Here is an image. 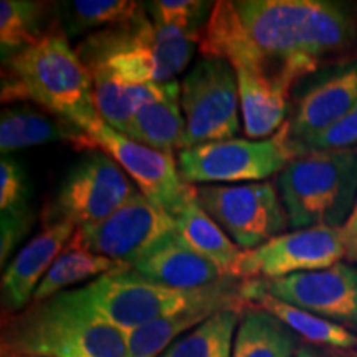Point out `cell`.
I'll list each match as a JSON object with an SVG mask.
<instances>
[{
  "label": "cell",
  "mask_w": 357,
  "mask_h": 357,
  "mask_svg": "<svg viewBox=\"0 0 357 357\" xmlns=\"http://www.w3.org/2000/svg\"><path fill=\"white\" fill-rule=\"evenodd\" d=\"M357 15L328 0H222L200 38L202 56L261 75L287 91L326 58L349 50Z\"/></svg>",
  "instance_id": "6da1fadb"
},
{
  "label": "cell",
  "mask_w": 357,
  "mask_h": 357,
  "mask_svg": "<svg viewBox=\"0 0 357 357\" xmlns=\"http://www.w3.org/2000/svg\"><path fill=\"white\" fill-rule=\"evenodd\" d=\"M253 287L321 318L357 329V266L339 261L331 268L280 280H252Z\"/></svg>",
  "instance_id": "4fadbf2b"
},
{
  "label": "cell",
  "mask_w": 357,
  "mask_h": 357,
  "mask_svg": "<svg viewBox=\"0 0 357 357\" xmlns=\"http://www.w3.org/2000/svg\"><path fill=\"white\" fill-rule=\"evenodd\" d=\"M349 258H351V260H354V261H357V250H356V252H352V253H351V255H349Z\"/></svg>",
  "instance_id": "e575fe53"
},
{
  "label": "cell",
  "mask_w": 357,
  "mask_h": 357,
  "mask_svg": "<svg viewBox=\"0 0 357 357\" xmlns=\"http://www.w3.org/2000/svg\"><path fill=\"white\" fill-rule=\"evenodd\" d=\"M123 268L131 266L111 260V258L96 255V253L88 252L84 248L75 247L68 242L60 257L48 270V273L45 275L42 283L38 284L37 291L33 294V301H43L65 291V288L71 287V284H77L79 281L93 278V276L100 278L102 275L123 270Z\"/></svg>",
  "instance_id": "d4e9b609"
},
{
  "label": "cell",
  "mask_w": 357,
  "mask_h": 357,
  "mask_svg": "<svg viewBox=\"0 0 357 357\" xmlns=\"http://www.w3.org/2000/svg\"><path fill=\"white\" fill-rule=\"evenodd\" d=\"M357 106V60L337 65L312 79L288 121L291 141L326 131Z\"/></svg>",
  "instance_id": "5bb4252c"
},
{
  "label": "cell",
  "mask_w": 357,
  "mask_h": 357,
  "mask_svg": "<svg viewBox=\"0 0 357 357\" xmlns=\"http://www.w3.org/2000/svg\"><path fill=\"white\" fill-rule=\"evenodd\" d=\"M293 142L300 151V154H305L307 151L351 149L352 146L357 144V106L344 119H341L326 131Z\"/></svg>",
  "instance_id": "f546056e"
},
{
  "label": "cell",
  "mask_w": 357,
  "mask_h": 357,
  "mask_svg": "<svg viewBox=\"0 0 357 357\" xmlns=\"http://www.w3.org/2000/svg\"><path fill=\"white\" fill-rule=\"evenodd\" d=\"M131 270L147 281L185 291L202 289L230 280V276L223 273L217 265L187 247L178 235L134 263Z\"/></svg>",
  "instance_id": "2e32d148"
},
{
  "label": "cell",
  "mask_w": 357,
  "mask_h": 357,
  "mask_svg": "<svg viewBox=\"0 0 357 357\" xmlns=\"http://www.w3.org/2000/svg\"><path fill=\"white\" fill-rule=\"evenodd\" d=\"M300 154L288 123L270 139H227L178 153L177 166L189 182H260L281 172Z\"/></svg>",
  "instance_id": "8992f818"
},
{
  "label": "cell",
  "mask_w": 357,
  "mask_h": 357,
  "mask_svg": "<svg viewBox=\"0 0 357 357\" xmlns=\"http://www.w3.org/2000/svg\"><path fill=\"white\" fill-rule=\"evenodd\" d=\"M296 357H318V356H316V354H312V352H310V351L303 349V351L298 352Z\"/></svg>",
  "instance_id": "836d02e7"
},
{
  "label": "cell",
  "mask_w": 357,
  "mask_h": 357,
  "mask_svg": "<svg viewBox=\"0 0 357 357\" xmlns=\"http://www.w3.org/2000/svg\"><path fill=\"white\" fill-rule=\"evenodd\" d=\"M2 347L8 357H128V333L101 316L78 288L33 301L13 316Z\"/></svg>",
  "instance_id": "7a4b0ae2"
},
{
  "label": "cell",
  "mask_w": 357,
  "mask_h": 357,
  "mask_svg": "<svg viewBox=\"0 0 357 357\" xmlns=\"http://www.w3.org/2000/svg\"><path fill=\"white\" fill-rule=\"evenodd\" d=\"M93 91L95 105L100 118L113 128L114 131L124 132L131 123L134 114L147 102L158 101L171 89L176 79L167 83L129 84L119 82L113 75L102 68H93Z\"/></svg>",
  "instance_id": "44dd1931"
},
{
  "label": "cell",
  "mask_w": 357,
  "mask_h": 357,
  "mask_svg": "<svg viewBox=\"0 0 357 357\" xmlns=\"http://www.w3.org/2000/svg\"><path fill=\"white\" fill-rule=\"evenodd\" d=\"M200 207L238 248L253 250L283 235L288 227L284 205L271 182L195 187Z\"/></svg>",
  "instance_id": "30bf717a"
},
{
  "label": "cell",
  "mask_w": 357,
  "mask_h": 357,
  "mask_svg": "<svg viewBox=\"0 0 357 357\" xmlns=\"http://www.w3.org/2000/svg\"><path fill=\"white\" fill-rule=\"evenodd\" d=\"M181 84L174 82L160 100L147 102L134 114L124 136L141 142L151 149L174 155L184 151L187 137L185 116L182 113Z\"/></svg>",
  "instance_id": "ac0fdd59"
},
{
  "label": "cell",
  "mask_w": 357,
  "mask_h": 357,
  "mask_svg": "<svg viewBox=\"0 0 357 357\" xmlns=\"http://www.w3.org/2000/svg\"><path fill=\"white\" fill-rule=\"evenodd\" d=\"M211 6L199 0H155L147 3V12L155 24L177 26L202 38L213 8Z\"/></svg>",
  "instance_id": "f1b7e54d"
},
{
  "label": "cell",
  "mask_w": 357,
  "mask_h": 357,
  "mask_svg": "<svg viewBox=\"0 0 357 357\" xmlns=\"http://www.w3.org/2000/svg\"><path fill=\"white\" fill-rule=\"evenodd\" d=\"M347 253L341 229L310 227L278 235L261 247L243 252L231 276L235 280H280L331 268Z\"/></svg>",
  "instance_id": "8fae6325"
},
{
  "label": "cell",
  "mask_w": 357,
  "mask_h": 357,
  "mask_svg": "<svg viewBox=\"0 0 357 357\" xmlns=\"http://www.w3.org/2000/svg\"><path fill=\"white\" fill-rule=\"evenodd\" d=\"M172 217L178 238L199 255L217 265L227 276L234 278L231 273L243 250L236 247L222 227L200 207L195 189Z\"/></svg>",
  "instance_id": "ffe728a7"
},
{
  "label": "cell",
  "mask_w": 357,
  "mask_h": 357,
  "mask_svg": "<svg viewBox=\"0 0 357 357\" xmlns=\"http://www.w3.org/2000/svg\"><path fill=\"white\" fill-rule=\"evenodd\" d=\"M30 189L24 169L10 155H3L0 162V211L29 204Z\"/></svg>",
  "instance_id": "1f68e13d"
},
{
  "label": "cell",
  "mask_w": 357,
  "mask_h": 357,
  "mask_svg": "<svg viewBox=\"0 0 357 357\" xmlns=\"http://www.w3.org/2000/svg\"><path fill=\"white\" fill-rule=\"evenodd\" d=\"M185 149L231 139L240 131L238 79L227 60L202 56L181 83Z\"/></svg>",
  "instance_id": "ba28073f"
},
{
  "label": "cell",
  "mask_w": 357,
  "mask_h": 357,
  "mask_svg": "<svg viewBox=\"0 0 357 357\" xmlns=\"http://www.w3.org/2000/svg\"><path fill=\"white\" fill-rule=\"evenodd\" d=\"M70 141L88 149V137L83 129L63 121L50 113L26 105L8 106L0 116V151L8 155L24 147Z\"/></svg>",
  "instance_id": "e0dca14e"
},
{
  "label": "cell",
  "mask_w": 357,
  "mask_h": 357,
  "mask_svg": "<svg viewBox=\"0 0 357 357\" xmlns=\"http://www.w3.org/2000/svg\"><path fill=\"white\" fill-rule=\"evenodd\" d=\"M19 100H33L83 131L101 119L91 71L70 47L63 30L47 32L38 42L3 60L2 101Z\"/></svg>",
  "instance_id": "3957f363"
},
{
  "label": "cell",
  "mask_w": 357,
  "mask_h": 357,
  "mask_svg": "<svg viewBox=\"0 0 357 357\" xmlns=\"http://www.w3.org/2000/svg\"><path fill=\"white\" fill-rule=\"evenodd\" d=\"M84 134L88 137V151L98 149L113 158L136 181L141 194L171 215L194 194L195 187L182 178L174 155L159 153L114 131L102 119L84 129Z\"/></svg>",
  "instance_id": "7c38bea8"
},
{
  "label": "cell",
  "mask_w": 357,
  "mask_h": 357,
  "mask_svg": "<svg viewBox=\"0 0 357 357\" xmlns=\"http://www.w3.org/2000/svg\"><path fill=\"white\" fill-rule=\"evenodd\" d=\"M82 289L91 306L124 333H131L192 306L218 305L242 310L247 301L243 284L238 287L234 278L185 291L147 281L131 268L102 275Z\"/></svg>",
  "instance_id": "5b68a950"
},
{
  "label": "cell",
  "mask_w": 357,
  "mask_h": 357,
  "mask_svg": "<svg viewBox=\"0 0 357 357\" xmlns=\"http://www.w3.org/2000/svg\"><path fill=\"white\" fill-rule=\"evenodd\" d=\"M136 194L119 164L106 153L89 151L70 167L50 205L43 223L70 222L77 229L106 220Z\"/></svg>",
  "instance_id": "52a82bcc"
},
{
  "label": "cell",
  "mask_w": 357,
  "mask_h": 357,
  "mask_svg": "<svg viewBox=\"0 0 357 357\" xmlns=\"http://www.w3.org/2000/svg\"><path fill=\"white\" fill-rule=\"evenodd\" d=\"M229 310L218 305L192 306L128 333V357H158L177 341L181 334L199 326L212 314Z\"/></svg>",
  "instance_id": "cb8c5ba5"
},
{
  "label": "cell",
  "mask_w": 357,
  "mask_h": 357,
  "mask_svg": "<svg viewBox=\"0 0 357 357\" xmlns=\"http://www.w3.org/2000/svg\"><path fill=\"white\" fill-rule=\"evenodd\" d=\"M352 357H357V354H354V356H352Z\"/></svg>",
  "instance_id": "8d00e7d4"
},
{
  "label": "cell",
  "mask_w": 357,
  "mask_h": 357,
  "mask_svg": "<svg viewBox=\"0 0 357 357\" xmlns=\"http://www.w3.org/2000/svg\"><path fill=\"white\" fill-rule=\"evenodd\" d=\"M60 7L66 37L126 24L142 8L141 3L129 0H75L61 3Z\"/></svg>",
  "instance_id": "4316f807"
},
{
  "label": "cell",
  "mask_w": 357,
  "mask_h": 357,
  "mask_svg": "<svg viewBox=\"0 0 357 357\" xmlns=\"http://www.w3.org/2000/svg\"><path fill=\"white\" fill-rule=\"evenodd\" d=\"M33 223L35 212L30 204L2 212V218H0V263L2 266L10 258L17 245L29 234Z\"/></svg>",
  "instance_id": "4dcf8cb0"
},
{
  "label": "cell",
  "mask_w": 357,
  "mask_h": 357,
  "mask_svg": "<svg viewBox=\"0 0 357 357\" xmlns=\"http://www.w3.org/2000/svg\"><path fill=\"white\" fill-rule=\"evenodd\" d=\"M174 236L177 229L171 213L136 192L106 220L77 229L70 243L132 266Z\"/></svg>",
  "instance_id": "9c48e42d"
},
{
  "label": "cell",
  "mask_w": 357,
  "mask_h": 357,
  "mask_svg": "<svg viewBox=\"0 0 357 357\" xmlns=\"http://www.w3.org/2000/svg\"><path fill=\"white\" fill-rule=\"evenodd\" d=\"M296 334L265 310H247L236 328L231 357H293Z\"/></svg>",
  "instance_id": "603a6c76"
},
{
  "label": "cell",
  "mask_w": 357,
  "mask_h": 357,
  "mask_svg": "<svg viewBox=\"0 0 357 357\" xmlns=\"http://www.w3.org/2000/svg\"><path fill=\"white\" fill-rule=\"evenodd\" d=\"M47 15V3L26 0L0 2V45L3 60L15 55L43 37L42 25Z\"/></svg>",
  "instance_id": "83f0119b"
},
{
  "label": "cell",
  "mask_w": 357,
  "mask_h": 357,
  "mask_svg": "<svg viewBox=\"0 0 357 357\" xmlns=\"http://www.w3.org/2000/svg\"><path fill=\"white\" fill-rule=\"evenodd\" d=\"M342 236H344V242L347 245V257L351 255L352 252L357 250V200L354 208H352L351 217L347 218V222L344 223V227L341 229Z\"/></svg>",
  "instance_id": "d6a6232c"
},
{
  "label": "cell",
  "mask_w": 357,
  "mask_h": 357,
  "mask_svg": "<svg viewBox=\"0 0 357 357\" xmlns=\"http://www.w3.org/2000/svg\"><path fill=\"white\" fill-rule=\"evenodd\" d=\"M243 294L245 300L257 303L260 310H265L270 314H273L284 326H288L294 334L305 337L312 344L339 347V349L357 347V336L349 329L342 328L341 324L333 323L329 319L321 318L314 312L301 310V307L281 301L278 298L271 296V294L263 293L253 287L252 281H245L243 283Z\"/></svg>",
  "instance_id": "7402d4cb"
},
{
  "label": "cell",
  "mask_w": 357,
  "mask_h": 357,
  "mask_svg": "<svg viewBox=\"0 0 357 357\" xmlns=\"http://www.w3.org/2000/svg\"><path fill=\"white\" fill-rule=\"evenodd\" d=\"M234 70L238 79L240 108L247 137L258 141L275 136L284 126L289 91L253 71Z\"/></svg>",
  "instance_id": "d6986e66"
},
{
  "label": "cell",
  "mask_w": 357,
  "mask_h": 357,
  "mask_svg": "<svg viewBox=\"0 0 357 357\" xmlns=\"http://www.w3.org/2000/svg\"><path fill=\"white\" fill-rule=\"evenodd\" d=\"M19 357H42V356H19Z\"/></svg>",
  "instance_id": "d590c367"
},
{
  "label": "cell",
  "mask_w": 357,
  "mask_h": 357,
  "mask_svg": "<svg viewBox=\"0 0 357 357\" xmlns=\"http://www.w3.org/2000/svg\"><path fill=\"white\" fill-rule=\"evenodd\" d=\"M240 311L229 307L215 312L172 342L159 357H231L234 333L242 318Z\"/></svg>",
  "instance_id": "484cf974"
},
{
  "label": "cell",
  "mask_w": 357,
  "mask_h": 357,
  "mask_svg": "<svg viewBox=\"0 0 357 357\" xmlns=\"http://www.w3.org/2000/svg\"><path fill=\"white\" fill-rule=\"evenodd\" d=\"M278 187L293 229H342L357 200V151H307L280 172Z\"/></svg>",
  "instance_id": "277c9868"
},
{
  "label": "cell",
  "mask_w": 357,
  "mask_h": 357,
  "mask_svg": "<svg viewBox=\"0 0 357 357\" xmlns=\"http://www.w3.org/2000/svg\"><path fill=\"white\" fill-rule=\"evenodd\" d=\"M77 227L70 222L43 223L42 231L8 263L2 276V303L8 311L29 305L53 263L71 240Z\"/></svg>",
  "instance_id": "9a60e30c"
}]
</instances>
